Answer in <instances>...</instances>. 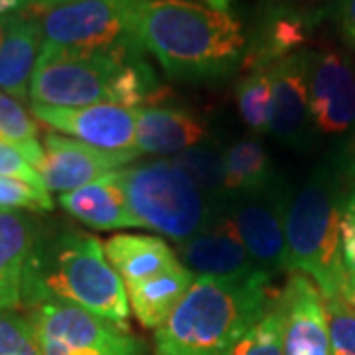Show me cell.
<instances>
[{"label":"cell","mask_w":355,"mask_h":355,"mask_svg":"<svg viewBox=\"0 0 355 355\" xmlns=\"http://www.w3.org/2000/svg\"><path fill=\"white\" fill-rule=\"evenodd\" d=\"M0 355H42L30 320L0 310Z\"/></svg>","instance_id":"29"},{"label":"cell","mask_w":355,"mask_h":355,"mask_svg":"<svg viewBox=\"0 0 355 355\" xmlns=\"http://www.w3.org/2000/svg\"><path fill=\"white\" fill-rule=\"evenodd\" d=\"M170 160L190 178L211 202L225 205L227 202L225 166H223V154L217 148L198 144V146H191L188 150L172 156Z\"/></svg>","instance_id":"24"},{"label":"cell","mask_w":355,"mask_h":355,"mask_svg":"<svg viewBox=\"0 0 355 355\" xmlns=\"http://www.w3.org/2000/svg\"><path fill=\"white\" fill-rule=\"evenodd\" d=\"M105 253L125 286L154 279L182 265L176 251L156 235H113Z\"/></svg>","instance_id":"20"},{"label":"cell","mask_w":355,"mask_h":355,"mask_svg":"<svg viewBox=\"0 0 355 355\" xmlns=\"http://www.w3.org/2000/svg\"><path fill=\"white\" fill-rule=\"evenodd\" d=\"M207 135L205 121L188 109L156 105L137 109V150L140 154L176 156L198 146Z\"/></svg>","instance_id":"16"},{"label":"cell","mask_w":355,"mask_h":355,"mask_svg":"<svg viewBox=\"0 0 355 355\" xmlns=\"http://www.w3.org/2000/svg\"><path fill=\"white\" fill-rule=\"evenodd\" d=\"M223 166L227 200L261 190L277 178L270 156L257 135H249L233 142L223 154Z\"/></svg>","instance_id":"23"},{"label":"cell","mask_w":355,"mask_h":355,"mask_svg":"<svg viewBox=\"0 0 355 355\" xmlns=\"http://www.w3.org/2000/svg\"><path fill=\"white\" fill-rule=\"evenodd\" d=\"M176 254L193 277L243 279L253 272H261L247 253L237 225L233 223L225 205L200 233L188 241L178 243Z\"/></svg>","instance_id":"13"},{"label":"cell","mask_w":355,"mask_h":355,"mask_svg":"<svg viewBox=\"0 0 355 355\" xmlns=\"http://www.w3.org/2000/svg\"><path fill=\"white\" fill-rule=\"evenodd\" d=\"M44 44L40 16L14 14L6 38L0 46V91L26 103L30 99V81Z\"/></svg>","instance_id":"18"},{"label":"cell","mask_w":355,"mask_h":355,"mask_svg":"<svg viewBox=\"0 0 355 355\" xmlns=\"http://www.w3.org/2000/svg\"><path fill=\"white\" fill-rule=\"evenodd\" d=\"M0 137L16 146L24 158L38 170L44 160V144L40 142L36 121L24 105L0 91Z\"/></svg>","instance_id":"25"},{"label":"cell","mask_w":355,"mask_h":355,"mask_svg":"<svg viewBox=\"0 0 355 355\" xmlns=\"http://www.w3.org/2000/svg\"><path fill=\"white\" fill-rule=\"evenodd\" d=\"M291 196L284 180L277 176L265 188L225 202L254 266L270 277L286 270V209Z\"/></svg>","instance_id":"9"},{"label":"cell","mask_w":355,"mask_h":355,"mask_svg":"<svg viewBox=\"0 0 355 355\" xmlns=\"http://www.w3.org/2000/svg\"><path fill=\"white\" fill-rule=\"evenodd\" d=\"M331 16L349 44L355 42V0H336L331 6Z\"/></svg>","instance_id":"33"},{"label":"cell","mask_w":355,"mask_h":355,"mask_svg":"<svg viewBox=\"0 0 355 355\" xmlns=\"http://www.w3.org/2000/svg\"><path fill=\"white\" fill-rule=\"evenodd\" d=\"M28 6H32V0H0V16L24 12Z\"/></svg>","instance_id":"34"},{"label":"cell","mask_w":355,"mask_h":355,"mask_svg":"<svg viewBox=\"0 0 355 355\" xmlns=\"http://www.w3.org/2000/svg\"><path fill=\"white\" fill-rule=\"evenodd\" d=\"M282 334V312L277 300L265 316L235 342L227 355H284Z\"/></svg>","instance_id":"27"},{"label":"cell","mask_w":355,"mask_h":355,"mask_svg":"<svg viewBox=\"0 0 355 355\" xmlns=\"http://www.w3.org/2000/svg\"><path fill=\"white\" fill-rule=\"evenodd\" d=\"M42 355H146V345L128 326H119L83 308L34 306L30 314Z\"/></svg>","instance_id":"8"},{"label":"cell","mask_w":355,"mask_h":355,"mask_svg":"<svg viewBox=\"0 0 355 355\" xmlns=\"http://www.w3.org/2000/svg\"><path fill=\"white\" fill-rule=\"evenodd\" d=\"M207 4V8H214V10H221V12H227L229 6H231V0H203Z\"/></svg>","instance_id":"35"},{"label":"cell","mask_w":355,"mask_h":355,"mask_svg":"<svg viewBox=\"0 0 355 355\" xmlns=\"http://www.w3.org/2000/svg\"><path fill=\"white\" fill-rule=\"evenodd\" d=\"M12 16H0V46H2V42L6 38V32H8L10 22H12Z\"/></svg>","instance_id":"36"},{"label":"cell","mask_w":355,"mask_h":355,"mask_svg":"<svg viewBox=\"0 0 355 355\" xmlns=\"http://www.w3.org/2000/svg\"><path fill=\"white\" fill-rule=\"evenodd\" d=\"M237 107L243 123L254 135L268 132L270 123V101H272V79L268 69H251L237 83Z\"/></svg>","instance_id":"26"},{"label":"cell","mask_w":355,"mask_h":355,"mask_svg":"<svg viewBox=\"0 0 355 355\" xmlns=\"http://www.w3.org/2000/svg\"><path fill=\"white\" fill-rule=\"evenodd\" d=\"M22 304L83 308L119 326H128L127 291L99 237L76 227H42L26 259Z\"/></svg>","instance_id":"1"},{"label":"cell","mask_w":355,"mask_h":355,"mask_svg":"<svg viewBox=\"0 0 355 355\" xmlns=\"http://www.w3.org/2000/svg\"><path fill=\"white\" fill-rule=\"evenodd\" d=\"M308 62L310 51L302 50L270 67L272 101L268 132L291 148H302L312 127L308 103Z\"/></svg>","instance_id":"14"},{"label":"cell","mask_w":355,"mask_h":355,"mask_svg":"<svg viewBox=\"0 0 355 355\" xmlns=\"http://www.w3.org/2000/svg\"><path fill=\"white\" fill-rule=\"evenodd\" d=\"M139 38L166 76L188 83L227 79L247 53L239 18L190 0H148L140 12Z\"/></svg>","instance_id":"2"},{"label":"cell","mask_w":355,"mask_h":355,"mask_svg":"<svg viewBox=\"0 0 355 355\" xmlns=\"http://www.w3.org/2000/svg\"><path fill=\"white\" fill-rule=\"evenodd\" d=\"M284 355H331L324 298L302 272H291L279 298Z\"/></svg>","instance_id":"15"},{"label":"cell","mask_w":355,"mask_h":355,"mask_svg":"<svg viewBox=\"0 0 355 355\" xmlns=\"http://www.w3.org/2000/svg\"><path fill=\"white\" fill-rule=\"evenodd\" d=\"M164 89L144 55L87 53L42 44L30 81V101L50 107L116 105L142 109Z\"/></svg>","instance_id":"4"},{"label":"cell","mask_w":355,"mask_h":355,"mask_svg":"<svg viewBox=\"0 0 355 355\" xmlns=\"http://www.w3.org/2000/svg\"><path fill=\"white\" fill-rule=\"evenodd\" d=\"M40 223L16 209H0V310L22 304V275Z\"/></svg>","instance_id":"21"},{"label":"cell","mask_w":355,"mask_h":355,"mask_svg":"<svg viewBox=\"0 0 355 355\" xmlns=\"http://www.w3.org/2000/svg\"><path fill=\"white\" fill-rule=\"evenodd\" d=\"M342 259L349 280H355V188L343 200L342 223Z\"/></svg>","instance_id":"32"},{"label":"cell","mask_w":355,"mask_h":355,"mask_svg":"<svg viewBox=\"0 0 355 355\" xmlns=\"http://www.w3.org/2000/svg\"><path fill=\"white\" fill-rule=\"evenodd\" d=\"M347 298H349V302L355 308V280H349V292H347Z\"/></svg>","instance_id":"38"},{"label":"cell","mask_w":355,"mask_h":355,"mask_svg":"<svg viewBox=\"0 0 355 355\" xmlns=\"http://www.w3.org/2000/svg\"><path fill=\"white\" fill-rule=\"evenodd\" d=\"M310 36V22L294 6L272 4L254 34L251 48H247L243 67L268 69L296 51H302Z\"/></svg>","instance_id":"19"},{"label":"cell","mask_w":355,"mask_h":355,"mask_svg":"<svg viewBox=\"0 0 355 355\" xmlns=\"http://www.w3.org/2000/svg\"><path fill=\"white\" fill-rule=\"evenodd\" d=\"M0 209L51 211L53 200L46 188H36L22 180L0 176Z\"/></svg>","instance_id":"30"},{"label":"cell","mask_w":355,"mask_h":355,"mask_svg":"<svg viewBox=\"0 0 355 355\" xmlns=\"http://www.w3.org/2000/svg\"><path fill=\"white\" fill-rule=\"evenodd\" d=\"M193 279L190 270L180 265L154 279L125 286L130 310L144 328L158 330L190 291Z\"/></svg>","instance_id":"22"},{"label":"cell","mask_w":355,"mask_h":355,"mask_svg":"<svg viewBox=\"0 0 355 355\" xmlns=\"http://www.w3.org/2000/svg\"><path fill=\"white\" fill-rule=\"evenodd\" d=\"M65 2H73V0H32V4H36L40 8H50V6H58V4H65Z\"/></svg>","instance_id":"37"},{"label":"cell","mask_w":355,"mask_h":355,"mask_svg":"<svg viewBox=\"0 0 355 355\" xmlns=\"http://www.w3.org/2000/svg\"><path fill=\"white\" fill-rule=\"evenodd\" d=\"M272 277H196L190 291L156 330V355H227L249 328L279 300Z\"/></svg>","instance_id":"3"},{"label":"cell","mask_w":355,"mask_h":355,"mask_svg":"<svg viewBox=\"0 0 355 355\" xmlns=\"http://www.w3.org/2000/svg\"><path fill=\"white\" fill-rule=\"evenodd\" d=\"M0 176L22 180L36 188H46L38 170L26 160L24 154L2 137H0Z\"/></svg>","instance_id":"31"},{"label":"cell","mask_w":355,"mask_h":355,"mask_svg":"<svg viewBox=\"0 0 355 355\" xmlns=\"http://www.w3.org/2000/svg\"><path fill=\"white\" fill-rule=\"evenodd\" d=\"M60 205L69 216L99 231L139 227L128 209L121 170L60 196Z\"/></svg>","instance_id":"17"},{"label":"cell","mask_w":355,"mask_h":355,"mask_svg":"<svg viewBox=\"0 0 355 355\" xmlns=\"http://www.w3.org/2000/svg\"><path fill=\"white\" fill-rule=\"evenodd\" d=\"M32 114L60 135L103 150H137V109L116 105L50 107L32 103Z\"/></svg>","instance_id":"12"},{"label":"cell","mask_w":355,"mask_h":355,"mask_svg":"<svg viewBox=\"0 0 355 355\" xmlns=\"http://www.w3.org/2000/svg\"><path fill=\"white\" fill-rule=\"evenodd\" d=\"M128 209L140 229L184 243L200 233L223 207L211 202L172 160L127 166L121 170Z\"/></svg>","instance_id":"6"},{"label":"cell","mask_w":355,"mask_h":355,"mask_svg":"<svg viewBox=\"0 0 355 355\" xmlns=\"http://www.w3.org/2000/svg\"><path fill=\"white\" fill-rule=\"evenodd\" d=\"M308 103L312 127L322 135H345L355 127V67L345 53L310 51Z\"/></svg>","instance_id":"10"},{"label":"cell","mask_w":355,"mask_h":355,"mask_svg":"<svg viewBox=\"0 0 355 355\" xmlns=\"http://www.w3.org/2000/svg\"><path fill=\"white\" fill-rule=\"evenodd\" d=\"M331 355H355V308L347 296L324 298Z\"/></svg>","instance_id":"28"},{"label":"cell","mask_w":355,"mask_h":355,"mask_svg":"<svg viewBox=\"0 0 355 355\" xmlns=\"http://www.w3.org/2000/svg\"><path fill=\"white\" fill-rule=\"evenodd\" d=\"M352 46H354V50H355V42H354V44H352Z\"/></svg>","instance_id":"40"},{"label":"cell","mask_w":355,"mask_h":355,"mask_svg":"<svg viewBox=\"0 0 355 355\" xmlns=\"http://www.w3.org/2000/svg\"><path fill=\"white\" fill-rule=\"evenodd\" d=\"M148 0H73L42 8L44 42L65 50L111 55H144L140 12Z\"/></svg>","instance_id":"7"},{"label":"cell","mask_w":355,"mask_h":355,"mask_svg":"<svg viewBox=\"0 0 355 355\" xmlns=\"http://www.w3.org/2000/svg\"><path fill=\"white\" fill-rule=\"evenodd\" d=\"M345 196L340 172L320 166L292 193L286 209V270L314 279L322 298L349 292L340 235Z\"/></svg>","instance_id":"5"},{"label":"cell","mask_w":355,"mask_h":355,"mask_svg":"<svg viewBox=\"0 0 355 355\" xmlns=\"http://www.w3.org/2000/svg\"><path fill=\"white\" fill-rule=\"evenodd\" d=\"M275 4H284V6H292L291 2H294V0H272Z\"/></svg>","instance_id":"39"},{"label":"cell","mask_w":355,"mask_h":355,"mask_svg":"<svg viewBox=\"0 0 355 355\" xmlns=\"http://www.w3.org/2000/svg\"><path fill=\"white\" fill-rule=\"evenodd\" d=\"M139 156V150H103L65 135L48 132L44 137V160L38 172L46 190L62 196L127 168Z\"/></svg>","instance_id":"11"}]
</instances>
